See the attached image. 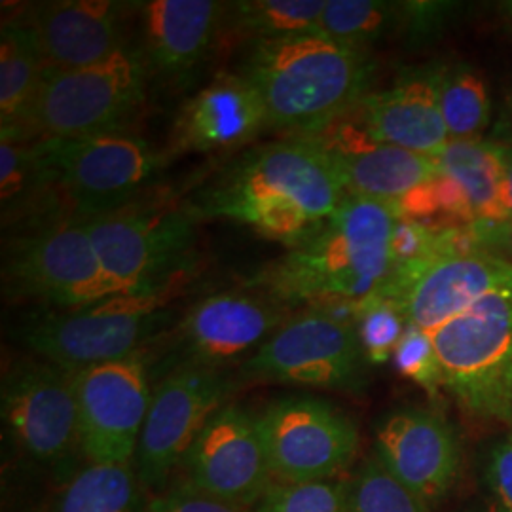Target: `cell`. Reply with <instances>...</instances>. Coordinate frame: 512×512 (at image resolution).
Returning a JSON list of instances; mask_svg holds the SVG:
<instances>
[{"label":"cell","instance_id":"6da1fadb","mask_svg":"<svg viewBox=\"0 0 512 512\" xmlns=\"http://www.w3.org/2000/svg\"><path fill=\"white\" fill-rule=\"evenodd\" d=\"M348 198L329 154L311 137L245 148L194 192L198 220L226 219L264 238L298 245Z\"/></svg>","mask_w":512,"mask_h":512},{"label":"cell","instance_id":"7a4b0ae2","mask_svg":"<svg viewBox=\"0 0 512 512\" xmlns=\"http://www.w3.org/2000/svg\"><path fill=\"white\" fill-rule=\"evenodd\" d=\"M389 205L348 196L310 238L268 264L251 283L287 308L357 306L384 289L395 270Z\"/></svg>","mask_w":512,"mask_h":512},{"label":"cell","instance_id":"3957f363","mask_svg":"<svg viewBox=\"0 0 512 512\" xmlns=\"http://www.w3.org/2000/svg\"><path fill=\"white\" fill-rule=\"evenodd\" d=\"M239 73L260 93L270 126L311 137L365 99L374 61L319 33H304L251 44Z\"/></svg>","mask_w":512,"mask_h":512},{"label":"cell","instance_id":"277c9868","mask_svg":"<svg viewBox=\"0 0 512 512\" xmlns=\"http://www.w3.org/2000/svg\"><path fill=\"white\" fill-rule=\"evenodd\" d=\"M429 334L459 406L512 429V283Z\"/></svg>","mask_w":512,"mask_h":512},{"label":"cell","instance_id":"5b68a950","mask_svg":"<svg viewBox=\"0 0 512 512\" xmlns=\"http://www.w3.org/2000/svg\"><path fill=\"white\" fill-rule=\"evenodd\" d=\"M52 192L92 219L135 202L164 167L165 158L129 131L42 137L33 143Z\"/></svg>","mask_w":512,"mask_h":512},{"label":"cell","instance_id":"8992f818","mask_svg":"<svg viewBox=\"0 0 512 512\" xmlns=\"http://www.w3.org/2000/svg\"><path fill=\"white\" fill-rule=\"evenodd\" d=\"M167 293L114 294L76 310L37 313L21 323L19 342L69 372L147 349L164 327Z\"/></svg>","mask_w":512,"mask_h":512},{"label":"cell","instance_id":"52a82bcc","mask_svg":"<svg viewBox=\"0 0 512 512\" xmlns=\"http://www.w3.org/2000/svg\"><path fill=\"white\" fill-rule=\"evenodd\" d=\"M80 220L118 294L167 293L192 264L198 219L186 205L131 203Z\"/></svg>","mask_w":512,"mask_h":512},{"label":"cell","instance_id":"ba28073f","mask_svg":"<svg viewBox=\"0 0 512 512\" xmlns=\"http://www.w3.org/2000/svg\"><path fill=\"white\" fill-rule=\"evenodd\" d=\"M291 317V308L258 289L205 296L152 342H162L160 353H148L152 385L177 368L228 370L243 365Z\"/></svg>","mask_w":512,"mask_h":512},{"label":"cell","instance_id":"9c48e42d","mask_svg":"<svg viewBox=\"0 0 512 512\" xmlns=\"http://www.w3.org/2000/svg\"><path fill=\"white\" fill-rule=\"evenodd\" d=\"M365 359L355 306L308 308L277 330L238 374L243 382L357 391Z\"/></svg>","mask_w":512,"mask_h":512},{"label":"cell","instance_id":"30bf717a","mask_svg":"<svg viewBox=\"0 0 512 512\" xmlns=\"http://www.w3.org/2000/svg\"><path fill=\"white\" fill-rule=\"evenodd\" d=\"M148 69L139 46L74 71H46L35 129L42 137H78L128 131L147 99Z\"/></svg>","mask_w":512,"mask_h":512},{"label":"cell","instance_id":"8fae6325","mask_svg":"<svg viewBox=\"0 0 512 512\" xmlns=\"http://www.w3.org/2000/svg\"><path fill=\"white\" fill-rule=\"evenodd\" d=\"M2 420L19 450L54 475L73 478L84 458L73 372L40 357L18 359L2 376Z\"/></svg>","mask_w":512,"mask_h":512},{"label":"cell","instance_id":"7c38bea8","mask_svg":"<svg viewBox=\"0 0 512 512\" xmlns=\"http://www.w3.org/2000/svg\"><path fill=\"white\" fill-rule=\"evenodd\" d=\"M4 293L33 298L55 310H76L118 294L82 220L35 228L16 239L4 260Z\"/></svg>","mask_w":512,"mask_h":512},{"label":"cell","instance_id":"4fadbf2b","mask_svg":"<svg viewBox=\"0 0 512 512\" xmlns=\"http://www.w3.org/2000/svg\"><path fill=\"white\" fill-rule=\"evenodd\" d=\"M256 427L275 482L334 480L357 454L359 433L334 404L294 395L256 414Z\"/></svg>","mask_w":512,"mask_h":512},{"label":"cell","instance_id":"5bb4252c","mask_svg":"<svg viewBox=\"0 0 512 512\" xmlns=\"http://www.w3.org/2000/svg\"><path fill=\"white\" fill-rule=\"evenodd\" d=\"M228 370L177 368L152 385V401L133 459L143 488L158 492L202 433L205 423L238 389Z\"/></svg>","mask_w":512,"mask_h":512},{"label":"cell","instance_id":"9a60e30c","mask_svg":"<svg viewBox=\"0 0 512 512\" xmlns=\"http://www.w3.org/2000/svg\"><path fill=\"white\" fill-rule=\"evenodd\" d=\"M82 452L95 465H128L152 401L147 349L73 372Z\"/></svg>","mask_w":512,"mask_h":512},{"label":"cell","instance_id":"2e32d148","mask_svg":"<svg viewBox=\"0 0 512 512\" xmlns=\"http://www.w3.org/2000/svg\"><path fill=\"white\" fill-rule=\"evenodd\" d=\"M509 283L512 264L497 256H423L395 266L376 296L393 302L410 327L433 332Z\"/></svg>","mask_w":512,"mask_h":512},{"label":"cell","instance_id":"e0dca14e","mask_svg":"<svg viewBox=\"0 0 512 512\" xmlns=\"http://www.w3.org/2000/svg\"><path fill=\"white\" fill-rule=\"evenodd\" d=\"M184 484L253 509L274 484L256 427V414L226 404L205 423L183 463Z\"/></svg>","mask_w":512,"mask_h":512},{"label":"cell","instance_id":"ac0fdd59","mask_svg":"<svg viewBox=\"0 0 512 512\" xmlns=\"http://www.w3.org/2000/svg\"><path fill=\"white\" fill-rule=\"evenodd\" d=\"M329 154L348 196L393 205L408 192L439 175L429 156L376 141L357 107L311 135Z\"/></svg>","mask_w":512,"mask_h":512},{"label":"cell","instance_id":"d6986e66","mask_svg":"<svg viewBox=\"0 0 512 512\" xmlns=\"http://www.w3.org/2000/svg\"><path fill=\"white\" fill-rule=\"evenodd\" d=\"M374 454L427 505L442 501L461 469V446L452 425L425 408H401L376 431Z\"/></svg>","mask_w":512,"mask_h":512},{"label":"cell","instance_id":"ffe728a7","mask_svg":"<svg viewBox=\"0 0 512 512\" xmlns=\"http://www.w3.org/2000/svg\"><path fill=\"white\" fill-rule=\"evenodd\" d=\"M131 4L112 0L40 2L21 18L46 71H74L109 59L128 46Z\"/></svg>","mask_w":512,"mask_h":512},{"label":"cell","instance_id":"44dd1931","mask_svg":"<svg viewBox=\"0 0 512 512\" xmlns=\"http://www.w3.org/2000/svg\"><path fill=\"white\" fill-rule=\"evenodd\" d=\"M226 4L213 0L133 2L148 74L184 86L215 50Z\"/></svg>","mask_w":512,"mask_h":512},{"label":"cell","instance_id":"7402d4cb","mask_svg":"<svg viewBox=\"0 0 512 512\" xmlns=\"http://www.w3.org/2000/svg\"><path fill=\"white\" fill-rule=\"evenodd\" d=\"M270 126L266 105L241 73H220L192 95L173 126L179 152H226L253 143Z\"/></svg>","mask_w":512,"mask_h":512},{"label":"cell","instance_id":"603a6c76","mask_svg":"<svg viewBox=\"0 0 512 512\" xmlns=\"http://www.w3.org/2000/svg\"><path fill=\"white\" fill-rule=\"evenodd\" d=\"M357 112L385 145L433 158L450 143L440 109V65L406 69L391 88L368 93Z\"/></svg>","mask_w":512,"mask_h":512},{"label":"cell","instance_id":"cb8c5ba5","mask_svg":"<svg viewBox=\"0 0 512 512\" xmlns=\"http://www.w3.org/2000/svg\"><path fill=\"white\" fill-rule=\"evenodd\" d=\"M0 38V143H35L44 63L21 19L6 21Z\"/></svg>","mask_w":512,"mask_h":512},{"label":"cell","instance_id":"d4e9b609","mask_svg":"<svg viewBox=\"0 0 512 512\" xmlns=\"http://www.w3.org/2000/svg\"><path fill=\"white\" fill-rule=\"evenodd\" d=\"M440 175L452 177L465 190L475 222H507L503 202V147L486 139L450 141L433 156Z\"/></svg>","mask_w":512,"mask_h":512},{"label":"cell","instance_id":"484cf974","mask_svg":"<svg viewBox=\"0 0 512 512\" xmlns=\"http://www.w3.org/2000/svg\"><path fill=\"white\" fill-rule=\"evenodd\" d=\"M325 0H239L226 4L222 29L251 44L319 33Z\"/></svg>","mask_w":512,"mask_h":512},{"label":"cell","instance_id":"4316f807","mask_svg":"<svg viewBox=\"0 0 512 512\" xmlns=\"http://www.w3.org/2000/svg\"><path fill=\"white\" fill-rule=\"evenodd\" d=\"M399 33L404 35L403 2L327 0L319 19V35L365 54Z\"/></svg>","mask_w":512,"mask_h":512},{"label":"cell","instance_id":"83f0119b","mask_svg":"<svg viewBox=\"0 0 512 512\" xmlns=\"http://www.w3.org/2000/svg\"><path fill=\"white\" fill-rule=\"evenodd\" d=\"M135 465L90 463L69 480L54 512H147Z\"/></svg>","mask_w":512,"mask_h":512},{"label":"cell","instance_id":"f1b7e54d","mask_svg":"<svg viewBox=\"0 0 512 512\" xmlns=\"http://www.w3.org/2000/svg\"><path fill=\"white\" fill-rule=\"evenodd\" d=\"M440 109L450 141L480 139L492 122V101L482 74L465 63L440 65Z\"/></svg>","mask_w":512,"mask_h":512},{"label":"cell","instance_id":"f546056e","mask_svg":"<svg viewBox=\"0 0 512 512\" xmlns=\"http://www.w3.org/2000/svg\"><path fill=\"white\" fill-rule=\"evenodd\" d=\"M346 512H431V505L372 454L346 480Z\"/></svg>","mask_w":512,"mask_h":512},{"label":"cell","instance_id":"4dcf8cb0","mask_svg":"<svg viewBox=\"0 0 512 512\" xmlns=\"http://www.w3.org/2000/svg\"><path fill=\"white\" fill-rule=\"evenodd\" d=\"M2 219L33 209L38 194L52 192L33 143H0Z\"/></svg>","mask_w":512,"mask_h":512},{"label":"cell","instance_id":"1f68e13d","mask_svg":"<svg viewBox=\"0 0 512 512\" xmlns=\"http://www.w3.org/2000/svg\"><path fill=\"white\" fill-rule=\"evenodd\" d=\"M355 325L366 361L372 365H382L395 355L408 327L401 310L378 296L366 298L355 306Z\"/></svg>","mask_w":512,"mask_h":512},{"label":"cell","instance_id":"d6a6232c","mask_svg":"<svg viewBox=\"0 0 512 512\" xmlns=\"http://www.w3.org/2000/svg\"><path fill=\"white\" fill-rule=\"evenodd\" d=\"M253 512H346V480L274 482Z\"/></svg>","mask_w":512,"mask_h":512},{"label":"cell","instance_id":"836d02e7","mask_svg":"<svg viewBox=\"0 0 512 512\" xmlns=\"http://www.w3.org/2000/svg\"><path fill=\"white\" fill-rule=\"evenodd\" d=\"M393 359L399 372L423 389L435 393L444 387L439 355L429 332L408 325Z\"/></svg>","mask_w":512,"mask_h":512},{"label":"cell","instance_id":"e575fe53","mask_svg":"<svg viewBox=\"0 0 512 512\" xmlns=\"http://www.w3.org/2000/svg\"><path fill=\"white\" fill-rule=\"evenodd\" d=\"M147 512H253V509L202 494L183 482L177 488L150 499Z\"/></svg>","mask_w":512,"mask_h":512},{"label":"cell","instance_id":"d590c367","mask_svg":"<svg viewBox=\"0 0 512 512\" xmlns=\"http://www.w3.org/2000/svg\"><path fill=\"white\" fill-rule=\"evenodd\" d=\"M486 484L494 495L495 511L512 512V431L490 450Z\"/></svg>","mask_w":512,"mask_h":512},{"label":"cell","instance_id":"8d00e7d4","mask_svg":"<svg viewBox=\"0 0 512 512\" xmlns=\"http://www.w3.org/2000/svg\"><path fill=\"white\" fill-rule=\"evenodd\" d=\"M403 6L404 35L416 40L435 35L454 12L450 2H403Z\"/></svg>","mask_w":512,"mask_h":512},{"label":"cell","instance_id":"74e56055","mask_svg":"<svg viewBox=\"0 0 512 512\" xmlns=\"http://www.w3.org/2000/svg\"><path fill=\"white\" fill-rule=\"evenodd\" d=\"M484 251L512 264V220L507 222H475Z\"/></svg>","mask_w":512,"mask_h":512},{"label":"cell","instance_id":"f35d334b","mask_svg":"<svg viewBox=\"0 0 512 512\" xmlns=\"http://www.w3.org/2000/svg\"><path fill=\"white\" fill-rule=\"evenodd\" d=\"M501 147H512V86L503 95L492 139Z\"/></svg>","mask_w":512,"mask_h":512},{"label":"cell","instance_id":"ab89813d","mask_svg":"<svg viewBox=\"0 0 512 512\" xmlns=\"http://www.w3.org/2000/svg\"><path fill=\"white\" fill-rule=\"evenodd\" d=\"M503 164H505V181H503V202L507 217L512 220V147H503Z\"/></svg>","mask_w":512,"mask_h":512},{"label":"cell","instance_id":"60d3db41","mask_svg":"<svg viewBox=\"0 0 512 512\" xmlns=\"http://www.w3.org/2000/svg\"><path fill=\"white\" fill-rule=\"evenodd\" d=\"M503 12H505V16H507V23L512 27V2H505V4H503Z\"/></svg>","mask_w":512,"mask_h":512}]
</instances>
